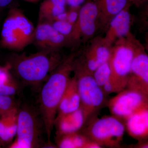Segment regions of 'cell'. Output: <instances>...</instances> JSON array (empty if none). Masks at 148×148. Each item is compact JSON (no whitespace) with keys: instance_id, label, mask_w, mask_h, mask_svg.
I'll list each match as a JSON object with an SVG mask.
<instances>
[{"instance_id":"cell-1","label":"cell","mask_w":148,"mask_h":148,"mask_svg":"<svg viewBox=\"0 0 148 148\" xmlns=\"http://www.w3.org/2000/svg\"><path fill=\"white\" fill-rule=\"evenodd\" d=\"M62 59L57 51L39 50L29 55L13 53L6 65L23 87L38 90Z\"/></svg>"},{"instance_id":"cell-2","label":"cell","mask_w":148,"mask_h":148,"mask_svg":"<svg viewBox=\"0 0 148 148\" xmlns=\"http://www.w3.org/2000/svg\"><path fill=\"white\" fill-rule=\"evenodd\" d=\"M76 56L72 54L62 59L40 88L38 108L44 123L47 141H50L58 106L71 79Z\"/></svg>"},{"instance_id":"cell-3","label":"cell","mask_w":148,"mask_h":148,"mask_svg":"<svg viewBox=\"0 0 148 148\" xmlns=\"http://www.w3.org/2000/svg\"><path fill=\"white\" fill-rule=\"evenodd\" d=\"M45 126L38 108L27 104L19 105L15 139L10 148H42L45 142Z\"/></svg>"},{"instance_id":"cell-4","label":"cell","mask_w":148,"mask_h":148,"mask_svg":"<svg viewBox=\"0 0 148 148\" xmlns=\"http://www.w3.org/2000/svg\"><path fill=\"white\" fill-rule=\"evenodd\" d=\"M35 30L32 22L21 10L12 9L3 24L1 45L14 51L24 50L33 43Z\"/></svg>"},{"instance_id":"cell-5","label":"cell","mask_w":148,"mask_h":148,"mask_svg":"<svg viewBox=\"0 0 148 148\" xmlns=\"http://www.w3.org/2000/svg\"><path fill=\"white\" fill-rule=\"evenodd\" d=\"M125 125L114 116L98 119L94 116L85 123L81 131L100 147H119L124 135Z\"/></svg>"},{"instance_id":"cell-6","label":"cell","mask_w":148,"mask_h":148,"mask_svg":"<svg viewBox=\"0 0 148 148\" xmlns=\"http://www.w3.org/2000/svg\"><path fill=\"white\" fill-rule=\"evenodd\" d=\"M73 72L76 78L80 107L86 122L106 104L107 95L97 84L92 74L74 67Z\"/></svg>"},{"instance_id":"cell-7","label":"cell","mask_w":148,"mask_h":148,"mask_svg":"<svg viewBox=\"0 0 148 148\" xmlns=\"http://www.w3.org/2000/svg\"><path fill=\"white\" fill-rule=\"evenodd\" d=\"M135 47L132 43L122 40L111 49L108 62L115 92H119L126 87L135 55Z\"/></svg>"},{"instance_id":"cell-8","label":"cell","mask_w":148,"mask_h":148,"mask_svg":"<svg viewBox=\"0 0 148 148\" xmlns=\"http://www.w3.org/2000/svg\"><path fill=\"white\" fill-rule=\"evenodd\" d=\"M148 96L125 88L108 102L110 112L114 116L125 121L140 109L148 106Z\"/></svg>"},{"instance_id":"cell-9","label":"cell","mask_w":148,"mask_h":148,"mask_svg":"<svg viewBox=\"0 0 148 148\" xmlns=\"http://www.w3.org/2000/svg\"><path fill=\"white\" fill-rule=\"evenodd\" d=\"M98 14L97 4L90 1L83 6L73 31L68 37L69 42L75 40L80 36L88 38L92 36L96 31Z\"/></svg>"},{"instance_id":"cell-10","label":"cell","mask_w":148,"mask_h":148,"mask_svg":"<svg viewBox=\"0 0 148 148\" xmlns=\"http://www.w3.org/2000/svg\"><path fill=\"white\" fill-rule=\"evenodd\" d=\"M126 88L148 95V56L140 49L135 48Z\"/></svg>"},{"instance_id":"cell-11","label":"cell","mask_w":148,"mask_h":148,"mask_svg":"<svg viewBox=\"0 0 148 148\" xmlns=\"http://www.w3.org/2000/svg\"><path fill=\"white\" fill-rule=\"evenodd\" d=\"M69 42L67 37L57 32L49 22L39 21L33 43L39 50L57 51Z\"/></svg>"},{"instance_id":"cell-12","label":"cell","mask_w":148,"mask_h":148,"mask_svg":"<svg viewBox=\"0 0 148 148\" xmlns=\"http://www.w3.org/2000/svg\"><path fill=\"white\" fill-rule=\"evenodd\" d=\"M85 123L81 107L77 110L56 119L54 123L56 137L78 132L82 129Z\"/></svg>"},{"instance_id":"cell-13","label":"cell","mask_w":148,"mask_h":148,"mask_svg":"<svg viewBox=\"0 0 148 148\" xmlns=\"http://www.w3.org/2000/svg\"><path fill=\"white\" fill-rule=\"evenodd\" d=\"M130 13L125 7L110 21L104 41L110 45L117 39H122L127 36L130 29Z\"/></svg>"},{"instance_id":"cell-14","label":"cell","mask_w":148,"mask_h":148,"mask_svg":"<svg viewBox=\"0 0 148 148\" xmlns=\"http://www.w3.org/2000/svg\"><path fill=\"white\" fill-rule=\"evenodd\" d=\"M125 121V127L132 138L143 141L148 138V106L135 112Z\"/></svg>"},{"instance_id":"cell-15","label":"cell","mask_w":148,"mask_h":148,"mask_svg":"<svg viewBox=\"0 0 148 148\" xmlns=\"http://www.w3.org/2000/svg\"><path fill=\"white\" fill-rule=\"evenodd\" d=\"M80 98L76 77L71 78L57 109L56 119L80 108Z\"/></svg>"},{"instance_id":"cell-16","label":"cell","mask_w":148,"mask_h":148,"mask_svg":"<svg viewBox=\"0 0 148 148\" xmlns=\"http://www.w3.org/2000/svg\"><path fill=\"white\" fill-rule=\"evenodd\" d=\"M18 107L0 116V140L3 145L10 144L16 137Z\"/></svg>"},{"instance_id":"cell-17","label":"cell","mask_w":148,"mask_h":148,"mask_svg":"<svg viewBox=\"0 0 148 148\" xmlns=\"http://www.w3.org/2000/svg\"><path fill=\"white\" fill-rule=\"evenodd\" d=\"M56 145L60 148H99L98 144L89 140L80 131L61 135L55 140Z\"/></svg>"},{"instance_id":"cell-18","label":"cell","mask_w":148,"mask_h":148,"mask_svg":"<svg viewBox=\"0 0 148 148\" xmlns=\"http://www.w3.org/2000/svg\"><path fill=\"white\" fill-rule=\"evenodd\" d=\"M127 0H100L98 4V20L103 25L110 22L111 19L125 8Z\"/></svg>"},{"instance_id":"cell-19","label":"cell","mask_w":148,"mask_h":148,"mask_svg":"<svg viewBox=\"0 0 148 148\" xmlns=\"http://www.w3.org/2000/svg\"><path fill=\"white\" fill-rule=\"evenodd\" d=\"M92 76L98 85L106 95L114 92L111 81V70L108 61L104 63L96 69Z\"/></svg>"},{"instance_id":"cell-20","label":"cell","mask_w":148,"mask_h":148,"mask_svg":"<svg viewBox=\"0 0 148 148\" xmlns=\"http://www.w3.org/2000/svg\"><path fill=\"white\" fill-rule=\"evenodd\" d=\"M24 87L14 76L8 81L0 83V95L12 96L18 94Z\"/></svg>"},{"instance_id":"cell-21","label":"cell","mask_w":148,"mask_h":148,"mask_svg":"<svg viewBox=\"0 0 148 148\" xmlns=\"http://www.w3.org/2000/svg\"><path fill=\"white\" fill-rule=\"evenodd\" d=\"M19 105L13 97L0 95V116Z\"/></svg>"},{"instance_id":"cell-22","label":"cell","mask_w":148,"mask_h":148,"mask_svg":"<svg viewBox=\"0 0 148 148\" xmlns=\"http://www.w3.org/2000/svg\"><path fill=\"white\" fill-rule=\"evenodd\" d=\"M49 22L54 29L61 34L67 37V38L71 34L74 25L67 20H54Z\"/></svg>"},{"instance_id":"cell-23","label":"cell","mask_w":148,"mask_h":148,"mask_svg":"<svg viewBox=\"0 0 148 148\" xmlns=\"http://www.w3.org/2000/svg\"><path fill=\"white\" fill-rule=\"evenodd\" d=\"M74 9L67 12V21L73 25H74L77 20L79 13Z\"/></svg>"},{"instance_id":"cell-24","label":"cell","mask_w":148,"mask_h":148,"mask_svg":"<svg viewBox=\"0 0 148 148\" xmlns=\"http://www.w3.org/2000/svg\"><path fill=\"white\" fill-rule=\"evenodd\" d=\"M85 0H66V3L73 8H76L84 2Z\"/></svg>"},{"instance_id":"cell-25","label":"cell","mask_w":148,"mask_h":148,"mask_svg":"<svg viewBox=\"0 0 148 148\" xmlns=\"http://www.w3.org/2000/svg\"><path fill=\"white\" fill-rule=\"evenodd\" d=\"M12 1V0H0V11L6 8Z\"/></svg>"},{"instance_id":"cell-26","label":"cell","mask_w":148,"mask_h":148,"mask_svg":"<svg viewBox=\"0 0 148 148\" xmlns=\"http://www.w3.org/2000/svg\"><path fill=\"white\" fill-rule=\"evenodd\" d=\"M67 12H64V13H61V14L58 15L53 21H54V20H60V21L67 20Z\"/></svg>"},{"instance_id":"cell-27","label":"cell","mask_w":148,"mask_h":148,"mask_svg":"<svg viewBox=\"0 0 148 148\" xmlns=\"http://www.w3.org/2000/svg\"><path fill=\"white\" fill-rule=\"evenodd\" d=\"M3 146H4L3 145L2 143L1 142V140H0V148L1 147Z\"/></svg>"},{"instance_id":"cell-28","label":"cell","mask_w":148,"mask_h":148,"mask_svg":"<svg viewBox=\"0 0 148 148\" xmlns=\"http://www.w3.org/2000/svg\"><path fill=\"white\" fill-rule=\"evenodd\" d=\"M31 1H34V0H31Z\"/></svg>"}]
</instances>
